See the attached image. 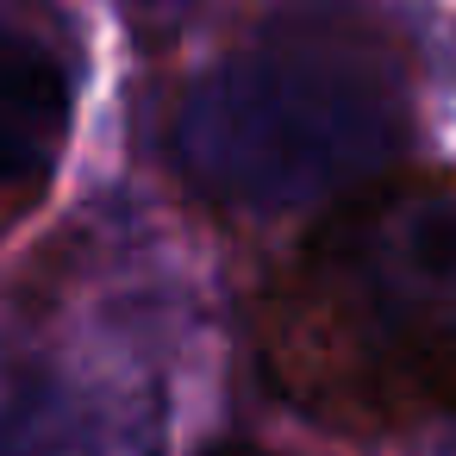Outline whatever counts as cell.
<instances>
[{"mask_svg": "<svg viewBox=\"0 0 456 456\" xmlns=\"http://www.w3.org/2000/svg\"><path fill=\"white\" fill-rule=\"evenodd\" d=\"M406 113V69L375 26L300 13L219 57L175 107L169 138L200 194L288 213L394 163Z\"/></svg>", "mask_w": 456, "mask_h": 456, "instance_id": "obj_1", "label": "cell"}, {"mask_svg": "<svg viewBox=\"0 0 456 456\" xmlns=\"http://www.w3.org/2000/svg\"><path fill=\"white\" fill-rule=\"evenodd\" d=\"M344 294L381 338L456 344V188L412 194L356 219L338 250Z\"/></svg>", "mask_w": 456, "mask_h": 456, "instance_id": "obj_2", "label": "cell"}, {"mask_svg": "<svg viewBox=\"0 0 456 456\" xmlns=\"http://www.w3.org/2000/svg\"><path fill=\"white\" fill-rule=\"evenodd\" d=\"M69 107L63 57L26 32H0V188H32L57 169Z\"/></svg>", "mask_w": 456, "mask_h": 456, "instance_id": "obj_3", "label": "cell"}, {"mask_svg": "<svg viewBox=\"0 0 456 456\" xmlns=\"http://www.w3.org/2000/svg\"><path fill=\"white\" fill-rule=\"evenodd\" d=\"M126 7H132L138 20H151V26H175V20H188L194 7H207V0H126Z\"/></svg>", "mask_w": 456, "mask_h": 456, "instance_id": "obj_4", "label": "cell"}]
</instances>
